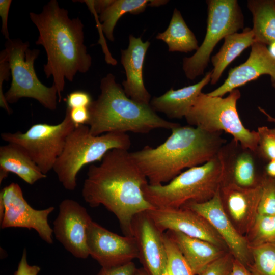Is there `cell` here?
I'll use <instances>...</instances> for the list:
<instances>
[{
    "mask_svg": "<svg viewBox=\"0 0 275 275\" xmlns=\"http://www.w3.org/2000/svg\"><path fill=\"white\" fill-rule=\"evenodd\" d=\"M146 212L162 233L169 230L179 232L228 250L223 239L210 223L188 208H155Z\"/></svg>",
    "mask_w": 275,
    "mask_h": 275,
    "instance_id": "14",
    "label": "cell"
},
{
    "mask_svg": "<svg viewBox=\"0 0 275 275\" xmlns=\"http://www.w3.org/2000/svg\"><path fill=\"white\" fill-rule=\"evenodd\" d=\"M262 191L261 181L253 187L245 188L227 183L222 185L219 189L225 212L236 229L244 236L258 215Z\"/></svg>",
    "mask_w": 275,
    "mask_h": 275,
    "instance_id": "18",
    "label": "cell"
},
{
    "mask_svg": "<svg viewBox=\"0 0 275 275\" xmlns=\"http://www.w3.org/2000/svg\"><path fill=\"white\" fill-rule=\"evenodd\" d=\"M264 75L270 76L271 86L275 89V56L266 45L254 42L247 60L239 66L231 68L223 84L207 94L211 96L223 97Z\"/></svg>",
    "mask_w": 275,
    "mask_h": 275,
    "instance_id": "17",
    "label": "cell"
},
{
    "mask_svg": "<svg viewBox=\"0 0 275 275\" xmlns=\"http://www.w3.org/2000/svg\"><path fill=\"white\" fill-rule=\"evenodd\" d=\"M234 257L227 252L207 265L198 275H229Z\"/></svg>",
    "mask_w": 275,
    "mask_h": 275,
    "instance_id": "33",
    "label": "cell"
},
{
    "mask_svg": "<svg viewBox=\"0 0 275 275\" xmlns=\"http://www.w3.org/2000/svg\"><path fill=\"white\" fill-rule=\"evenodd\" d=\"M269 46V51L274 56H275V44H272Z\"/></svg>",
    "mask_w": 275,
    "mask_h": 275,
    "instance_id": "45",
    "label": "cell"
},
{
    "mask_svg": "<svg viewBox=\"0 0 275 275\" xmlns=\"http://www.w3.org/2000/svg\"><path fill=\"white\" fill-rule=\"evenodd\" d=\"M272 130H273V131H274V132L275 133V128H272Z\"/></svg>",
    "mask_w": 275,
    "mask_h": 275,
    "instance_id": "46",
    "label": "cell"
},
{
    "mask_svg": "<svg viewBox=\"0 0 275 275\" xmlns=\"http://www.w3.org/2000/svg\"><path fill=\"white\" fill-rule=\"evenodd\" d=\"M149 3L148 0H113L99 16L100 29L109 40L113 41L114 30L120 17L128 13L135 15L143 12Z\"/></svg>",
    "mask_w": 275,
    "mask_h": 275,
    "instance_id": "27",
    "label": "cell"
},
{
    "mask_svg": "<svg viewBox=\"0 0 275 275\" xmlns=\"http://www.w3.org/2000/svg\"><path fill=\"white\" fill-rule=\"evenodd\" d=\"M255 153L233 139L225 143L217 154L222 167L221 185L232 183L249 188L259 185L262 177L257 175Z\"/></svg>",
    "mask_w": 275,
    "mask_h": 275,
    "instance_id": "19",
    "label": "cell"
},
{
    "mask_svg": "<svg viewBox=\"0 0 275 275\" xmlns=\"http://www.w3.org/2000/svg\"><path fill=\"white\" fill-rule=\"evenodd\" d=\"M265 172L268 176L275 178V160L269 161L265 167Z\"/></svg>",
    "mask_w": 275,
    "mask_h": 275,
    "instance_id": "41",
    "label": "cell"
},
{
    "mask_svg": "<svg viewBox=\"0 0 275 275\" xmlns=\"http://www.w3.org/2000/svg\"><path fill=\"white\" fill-rule=\"evenodd\" d=\"M182 207L188 208L204 217L223 239L234 258L246 267L250 265L252 256L246 238L238 232L225 212L219 190L208 201L191 203Z\"/></svg>",
    "mask_w": 275,
    "mask_h": 275,
    "instance_id": "15",
    "label": "cell"
},
{
    "mask_svg": "<svg viewBox=\"0 0 275 275\" xmlns=\"http://www.w3.org/2000/svg\"><path fill=\"white\" fill-rule=\"evenodd\" d=\"M250 249L252 262L247 267L253 275H275V243Z\"/></svg>",
    "mask_w": 275,
    "mask_h": 275,
    "instance_id": "29",
    "label": "cell"
},
{
    "mask_svg": "<svg viewBox=\"0 0 275 275\" xmlns=\"http://www.w3.org/2000/svg\"><path fill=\"white\" fill-rule=\"evenodd\" d=\"M163 241L167 254L168 275H194L175 243L164 232Z\"/></svg>",
    "mask_w": 275,
    "mask_h": 275,
    "instance_id": "30",
    "label": "cell"
},
{
    "mask_svg": "<svg viewBox=\"0 0 275 275\" xmlns=\"http://www.w3.org/2000/svg\"><path fill=\"white\" fill-rule=\"evenodd\" d=\"M136 269L132 261L120 266L102 267L97 275H132Z\"/></svg>",
    "mask_w": 275,
    "mask_h": 275,
    "instance_id": "36",
    "label": "cell"
},
{
    "mask_svg": "<svg viewBox=\"0 0 275 275\" xmlns=\"http://www.w3.org/2000/svg\"><path fill=\"white\" fill-rule=\"evenodd\" d=\"M11 3V0L0 1V16L2 19L1 32L7 40L10 39L8 29V18Z\"/></svg>",
    "mask_w": 275,
    "mask_h": 275,
    "instance_id": "39",
    "label": "cell"
},
{
    "mask_svg": "<svg viewBox=\"0 0 275 275\" xmlns=\"http://www.w3.org/2000/svg\"><path fill=\"white\" fill-rule=\"evenodd\" d=\"M245 237L249 248L275 243V215L258 214Z\"/></svg>",
    "mask_w": 275,
    "mask_h": 275,
    "instance_id": "28",
    "label": "cell"
},
{
    "mask_svg": "<svg viewBox=\"0 0 275 275\" xmlns=\"http://www.w3.org/2000/svg\"><path fill=\"white\" fill-rule=\"evenodd\" d=\"M273 2H274V7H275V0H273Z\"/></svg>",
    "mask_w": 275,
    "mask_h": 275,
    "instance_id": "47",
    "label": "cell"
},
{
    "mask_svg": "<svg viewBox=\"0 0 275 275\" xmlns=\"http://www.w3.org/2000/svg\"><path fill=\"white\" fill-rule=\"evenodd\" d=\"M258 109L260 112L264 114L267 118V120L268 122H272L275 124V117H273L270 115L264 109L261 107H258Z\"/></svg>",
    "mask_w": 275,
    "mask_h": 275,
    "instance_id": "42",
    "label": "cell"
},
{
    "mask_svg": "<svg viewBox=\"0 0 275 275\" xmlns=\"http://www.w3.org/2000/svg\"><path fill=\"white\" fill-rule=\"evenodd\" d=\"M67 108L89 107L92 102L90 94L84 91H75L68 94L65 100Z\"/></svg>",
    "mask_w": 275,
    "mask_h": 275,
    "instance_id": "34",
    "label": "cell"
},
{
    "mask_svg": "<svg viewBox=\"0 0 275 275\" xmlns=\"http://www.w3.org/2000/svg\"><path fill=\"white\" fill-rule=\"evenodd\" d=\"M241 97L238 89L226 97L211 96L201 92L185 117L187 123L206 131H224L243 147L256 153L259 142L257 131H251L242 124L237 109Z\"/></svg>",
    "mask_w": 275,
    "mask_h": 275,
    "instance_id": "7",
    "label": "cell"
},
{
    "mask_svg": "<svg viewBox=\"0 0 275 275\" xmlns=\"http://www.w3.org/2000/svg\"><path fill=\"white\" fill-rule=\"evenodd\" d=\"M261 184L262 191L258 214L275 215V178L265 174L262 177Z\"/></svg>",
    "mask_w": 275,
    "mask_h": 275,
    "instance_id": "31",
    "label": "cell"
},
{
    "mask_svg": "<svg viewBox=\"0 0 275 275\" xmlns=\"http://www.w3.org/2000/svg\"><path fill=\"white\" fill-rule=\"evenodd\" d=\"M100 88V94L88 107L87 125L93 135L109 132L145 134L156 129L172 130L180 125L160 117L150 104L131 99L111 73L102 78Z\"/></svg>",
    "mask_w": 275,
    "mask_h": 275,
    "instance_id": "4",
    "label": "cell"
},
{
    "mask_svg": "<svg viewBox=\"0 0 275 275\" xmlns=\"http://www.w3.org/2000/svg\"><path fill=\"white\" fill-rule=\"evenodd\" d=\"M229 275H253V274L246 266L234 258Z\"/></svg>",
    "mask_w": 275,
    "mask_h": 275,
    "instance_id": "40",
    "label": "cell"
},
{
    "mask_svg": "<svg viewBox=\"0 0 275 275\" xmlns=\"http://www.w3.org/2000/svg\"><path fill=\"white\" fill-rule=\"evenodd\" d=\"M167 2V1H150L149 5L152 7L159 6L165 4Z\"/></svg>",
    "mask_w": 275,
    "mask_h": 275,
    "instance_id": "43",
    "label": "cell"
},
{
    "mask_svg": "<svg viewBox=\"0 0 275 275\" xmlns=\"http://www.w3.org/2000/svg\"><path fill=\"white\" fill-rule=\"evenodd\" d=\"M40 268L37 265H30L27 261L26 250L24 249L22 255L18 264L17 269L14 275H38Z\"/></svg>",
    "mask_w": 275,
    "mask_h": 275,
    "instance_id": "37",
    "label": "cell"
},
{
    "mask_svg": "<svg viewBox=\"0 0 275 275\" xmlns=\"http://www.w3.org/2000/svg\"><path fill=\"white\" fill-rule=\"evenodd\" d=\"M254 42V33L249 27L243 29L241 33L236 32L226 36L219 51L211 58L213 66L211 84H216L227 67Z\"/></svg>",
    "mask_w": 275,
    "mask_h": 275,
    "instance_id": "24",
    "label": "cell"
},
{
    "mask_svg": "<svg viewBox=\"0 0 275 275\" xmlns=\"http://www.w3.org/2000/svg\"><path fill=\"white\" fill-rule=\"evenodd\" d=\"M53 222L56 239L73 256L86 259L89 256L87 244V230L92 221L86 209L77 201L63 200Z\"/></svg>",
    "mask_w": 275,
    "mask_h": 275,
    "instance_id": "13",
    "label": "cell"
},
{
    "mask_svg": "<svg viewBox=\"0 0 275 275\" xmlns=\"http://www.w3.org/2000/svg\"><path fill=\"white\" fill-rule=\"evenodd\" d=\"M87 244L89 256L102 267L122 265L138 258L133 236H120L93 221L88 228Z\"/></svg>",
    "mask_w": 275,
    "mask_h": 275,
    "instance_id": "12",
    "label": "cell"
},
{
    "mask_svg": "<svg viewBox=\"0 0 275 275\" xmlns=\"http://www.w3.org/2000/svg\"><path fill=\"white\" fill-rule=\"evenodd\" d=\"M11 74L9 63L4 58L0 56V106L8 114L12 113V110L6 100L3 90V84L4 81H8Z\"/></svg>",
    "mask_w": 275,
    "mask_h": 275,
    "instance_id": "35",
    "label": "cell"
},
{
    "mask_svg": "<svg viewBox=\"0 0 275 275\" xmlns=\"http://www.w3.org/2000/svg\"><path fill=\"white\" fill-rule=\"evenodd\" d=\"M177 245L194 275H198L210 263L228 251L209 242L188 236L181 232H164Z\"/></svg>",
    "mask_w": 275,
    "mask_h": 275,
    "instance_id": "22",
    "label": "cell"
},
{
    "mask_svg": "<svg viewBox=\"0 0 275 275\" xmlns=\"http://www.w3.org/2000/svg\"><path fill=\"white\" fill-rule=\"evenodd\" d=\"M148 183L128 150L115 148L105 154L100 164L89 166L82 196L91 207L104 206L116 216L125 235L132 236L133 217L155 208L143 193L142 187Z\"/></svg>",
    "mask_w": 275,
    "mask_h": 275,
    "instance_id": "1",
    "label": "cell"
},
{
    "mask_svg": "<svg viewBox=\"0 0 275 275\" xmlns=\"http://www.w3.org/2000/svg\"><path fill=\"white\" fill-rule=\"evenodd\" d=\"M29 15L39 32L36 44L42 45L46 52L44 72L47 78L52 76L61 102L65 79L72 81L77 73L88 72L92 65L84 44V24L79 18L71 19L56 0L48 2L40 13Z\"/></svg>",
    "mask_w": 275,
    "mask_h": 275,
    "instance_id": "2",
    "label": "cell"
},
{
    "mask_svg": "<svg viewBox=\"0 0 275 275\" xmlns=\"http://www.w3.org/2000/svg\"><path fill=\"white\" fill-rule=\"evenodd\" d=\"M150 45L148 41L143 42L140 37L130 35L127 48L121 51V62L126 75L122 82L124 91L131 99L144 104H150L151 100L143 77V64Z\"/></svg>",
    "mask_w": 275,
    "mask_h": 275,
    "instance_id": "20",
    "label": "cell"
},
{
    "mask_svg": "<svg viewBox=\"0 0 275 275\" xmlns=\"http://www.w3.org/2000/svg\"><path fill=\"white\" fill-rule=\"evenodd\" d=\"M157 39L164 42L170 52H188L197 50L199 48L197 39L189 29L180 12L175 8L167 29L158 33Z\"/></svg>",
    "mask_w": 275,
    "mask_h": 275,
    "instance_id": "26",
    "label": "cell"
},
{
    "mask_svg": "<svg viewBox=\"0 0 275 275\" xmlns=\"http://www.w3.org/2000/svg\"><path fill=\"white\" fill-rule=\"evenodd\" d=\"M156 148L146 146L130 152L151 185L169 183L183 170L201 165L218 154L226 140L222 132L211 133L199 128L178 126Z\"/></svg>",
    "mask_w": 275,
    "mask_h": 275,
    "instance_id": "3",
    "label": "cell"
},
{
    "mask_svg": "<svg viewBox=\"0 0 275 275\" xmlns=\"http://www.w3.org/2000/svg\"><path fill=\"white\" fill-rule=\"evenodd\" d=\"M132 275H149L145 269L143 268H136Z\"/></svg>",
    "mask_w": 275,
    "mask_h": 275,
    "instance_id": "44",
    "label": "cell"
},
{
    "mask_svg": "<svg viewBox=\"0 0 275 275\" xmlns=\"http://www.w3.org/2000/svg\"><path fill=\"white\" fill-rule=\"evenodd\" d=\"M54 209L53 206L42 210L32 207L24 199L20 186L16 183H10L0 193L1 228L33 229L48 244L53 243V230L49 225L48 217Z\"/></svg>",
    "mask_w": 275,
    "mask_h": 275,
    "instance_id": "11",
    "label": "cell"
},
{
    "mask_svg": "<svg viewBox=\"0 0 275 275\" xmlns=\"http://www.w3.org/2000/svg\"><path fill=\"white\" fill-rule=\"evenodd\" d=\"M74 128L69 110L67 108L64 119L57 124L37 123L25 132H3L1 137L8 143L21 147L40 171L46 175L53 170L63 151L67 138Z\"/></svg>",
    "mask_w": 275,
    "mask_h": 275,
    "instance_id": "10",
    "label": "cell"
},
{
    "mask_svg": "<svg viewBox=\"0 0 275 275\" xmlns=\"http://www.w3.org/2000/svg\"><path fill=\"white\" fill-rule=\"evenodd\" d=\"M247 7L253 17L255 42L267 46L275 44V7L273 0H249Z\"/></svg>",
    "mask_w": 275,
    "mask_h": 275,
    "instance_id": "25",
    "label": "cell"
},
{
    "mask_svg": "<svg viewBox=\"0 0 275 275\" xmlns=\"http://www.w3.org/2000/svg\"><path fill=\"white\" fill-rule=\"evenodd\" d=\"M211 73V71L207 72L195 84L177 90L171 88L162 95L154 97L150 102L151 106L171 119L185 118L202 89L210 82Z\"/></svg>",
    "mask_w": 275,
    "mask_h": 275,
    "instance_id": "21",
    "label": "cell"
},
{
    "mask_svg": "<svg viewBox=\"0 0 275 275\" xmlns=\"http://www.w3.org/2000/svg\"><path fill=\"white\" fill-rule=\"evenodd\" d=\"M206 3L207 18L204 40L194 55L183 60V70L190 80L203 74L219 41L244 28V15L237 0H208Z\"/></svg>",
    "mask_w": 275,
    "mask_h": 275,
    "instance_id": "9",
    "label": "cell"
},
{
    "mask_svg": "<svg viewBox=\"0 0 275 275\" xmlns=\"http://www.w3.org/2000/svg\"><path fill=\"white\" fill-rule=\"evenodd\" d=\"M132 235L138 259L149 275H167V254L163 234L146 211L136 214L131 222Z\"/></svg>",
    "mask_w": 275,
    "mask_h": 275,
    "instance_id": "16",
    "label": "cell"
},
{
    "mask_svg": "<svg viewBox=\"0 0 275 275\" xmlns=\"http://www.w3.org/2000/svg\"><path fill=\"white\" fill-rule=\"evenodd\" d=\"M257 132L259 142L256 153L268 161L275 160V133L272 128L261 126Z\"/></svg>",
    "mask_w": 275,
    "mask_h": 275,
    "instance_id": "32",
    "label": "cell"
},
{
    "mask_svg": "<svg viewBox=\"0 0 275 275\" xmlns=\"http://www.w3.org/2000/svg\"><path fill=\"white\" fill-rule=\"evenodd\" d=\"M9 172L30 185L47 177L21 147L13 143L0 147L1 183Z\"/></svg>",
    "mask_w": 275,
    "mask_h": 275,
    "instance_id": "23",
    "label": "cell"
},
{
    "mask_svg": "<svg viewBox=\"0 0 275 275\" xmlns=\"http://www.w3.org/2000/svg\"><path fill=\"white\" fill-rule=\"evenodd\" d=\"M131 146L129 136L125 133L109 132L92 135L87 125L75 127L67 138L61 155L53 170L59 182L68 190L77 186V175L85 165L101 161L109 150L119 148L128 150Z\"/></svg>",
    "mask_w": 275,
    "mask_h": 275,
    "instance_id": "6",
    "label": "cell"
},
{
    "mask_svg": "<svg viewBox=\"0 0 275 275\" xmlns=\"http://www.w3.org/2000/svg\"><path fill=\"white\" fill-rule=\"evenodd\" d=\"M5 48L0 56L9 63L12 81L4 93L8 103H16L20 98H31L38 101L45 108L54 111L57 107L58 91L55 86L46 87L38 79L34 62L40 50L30 49L29 42L20 39L7 40Z\"/></svg>",
    "mask_w": 275,
    "mask_h": 275,
    "instance_id": "8",
    "label": "cell"
},
{
    "mask_svg": "<svg viewBox=\"0 0 275 275\" xmlns=\"http://www.w3.org/2000/svg\"><path fill=\"white\" fill-rule=\"evenodd\" d=\"M68 109L69 110L70 118L74 123L75 127L87 124L90 118L88 107Z\"/></svg>",
    "mask_w": 275,
    "mask_h": 275,
    "instance_id": "38",
    "label": "cell"
},
{
    "mask_svg": "<svg viewBox=\"0 0 275 275\" xmlns=\"http://www.w3.org/2000/svg\"><path fill=\"white\" fill-rule=\"evenodd\" d=\"M222 182V167L217 155L204 164L181 172L167 184L148 183L142 191L155 208H179L189 203L208 201L219 190Z\"/></svg>",
    "mask_w": 275,
    "mask_h": 275,
    "instance_id": "5",
    "label": "cell"
}]
</instances>
